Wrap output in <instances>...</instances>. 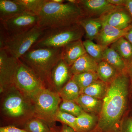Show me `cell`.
Masks as SVG:
<instances>
[{
    "label": "cell",
    "mask_w": 132,
    "mask_h": 132,
    "mask_svg": "<svg viewBox=\"0 0 132 132\" xmlns=\"http://www.w3.org/2000/svg\"><path fill=\"white\" fill-rule=\"evenodd\" d=\"M72 78L80 88L81 92L99 79L96 72H87L74 75Z\"/></svg>",
    "instance_id": "cell-27"
},
{
    "label": "cell",
    "mask_w": 132,
    "mask_h": 132,
    "mask_svg": "<svg viewBox=\"0 0 132 132\" xmlns=\"http://www.w3.org/2000/svg\"><path fill=\"white\" fill-rule=\"evenodd\" d=\"M32 98L37 113L44 118L55 119L61 101L59 94L43 88Z\"/></svg>",
    "instance_id": "cell-7"
},
{
    "label": "cell",
    "mask_w": 132,
    "mask_h": 132,
    "mask_svg": "<svg viewBox=\"0 0 132 132\" xmlns=\"http://www.w3.org/2000/svg\"><path fill=\"white\" fill-rule=\"evenodd\" d=\"M66 1L59 3L45 0L38 25L46 30L78 24L82 17L80 9L76 3Z\"/></svg>",
    "instance_id": "cell-2"
},
{
    "label": "cell",
    "mask_w": 132,
    "mask_h": 132,
    "mask_svg": "<svg viewBox=\"0 0 132 132\" xmlns=\"http://www.w3.org/2000/svg\"><path fill=\"white\" fill-rule=\"evenodd\" d=\"M59 94L63 101L75 102L81 94V90L78 85L71 78L61 89Z\"/></svg>",
    "instance_id": "cell-25"
},
{
    "label": "cell",
    "mask_w": 132,
    "mask_h": 132,
    "mask_svg": "<svg viewBox=\"0 0 132 132\" xmlns=\"http://www.w3.org/2000/svg\"><path fill=\"white\" fill-rule=\"evenodd\" d=\"M132 19V0H127L125 6Z\"/></svg>",
    "instance_id": "cell-36"
},
{
    "label": "cell",
    "mask_w": 132,
    "mask_h": 132,
    "mask_svg": "<svg viewBox=\"0 0 132 132\" xmlns=\"http://www.w3.org/2000/svg\"><path fill=\"white\" fill-rule=\"evenodd\" d=\"M85 34L79 24L46 29L31 48H62L70 43L81 39Z\"/></svg>",
    "instance_id": "cell-4"
},
{
    "label": "cell",
    "mask_w": 132,
    "mask_h": 132,
    "mask_svg": "<svg viewBox=\"0 0 132 132\" xmlns=\"http://www.w3.org/2000/svg\"><path fill=\"white\" fill-rule=\"evenodd\" d=\"M25 130L29 132H53L45 121L38 119H34L26 123Z\"/></svg>",
    "instance_id": "cell-29"
},
{
    "label": "cell",
    "mask_w": 132,
    "mask_h": 132,
    "mask_svg": "<svg viewBox=\"0 0 132 132\" xmlns=\"http://www.w3.org/2000/svg\"><path fill=\"white\" fill-rule=\"evenodd\" d=\"M118 132H132V116L126 115L121 122Z\"/></svg>",
    "instance_id": "cell-32"
},
{
    "label": "cell",
    "mask_w": 132,
    "mask_h": 132,
    "mask_svg": "<svg viewBox=\"0 0 132 132\" xmlns=\"http://www.w3.org/2000/svg\"><path fill=\"white\" fill-rule=\"evenodd\" d=\"M131 27L125 29H119L103 22L101 29L95 39L97 44L109 47L119 38L124 37Z\"/></svg>",
    "instance_id": "cell-12"
},
{
    "label": "cell",
    "mask_w": 132,
    "mask_h": 132,
    "mask_svg": "<svg viewBox=\"0 0 132 132\" xmlns=\"http://www.w3.org/2000/svg\"><path fill=\"white\" fill-rule=\"evenodd\" d=\"M83 44L87 53L97 63L103 60V54L106 47L96 44L93 41L87 39L83 42Z\"/></svg>",
    "instance_id": "cell-26"
},
{
    "label": "cell",
    "mask_w": 132,
    "mask_h": 132,
    "mask_svg": "<svg viewBox=\"0 0 132 132\" xmlns=\"http://www.w3.org/2000/svg\"><path fill=\"white\" fill-rule=\"evenodd\" d=\"M130 109L131 113V115H130L132 116V95L131 98V101H130Z\"/></svg>",
    "instance_id": "cell-41"
},
{
    "label": "cell",
    "mask_w": 132,
    "mask_h": 132,
    "mask_svg": "<svg viewBox=\"0 0 132 132\" xmlns=\"http://www.w3.org/2000/svg\"><path fill=\"white\" fill-rule=\"evenodd\" d=\"M98 64L97 62L86 53L74 62L70 67V71L72 75L87 72H96Z\"/></svg>",
    "instance_id": "cell-18"
},
{
    "label": "cell",
    "mask_w": 132,
    "mask_h": 132,
    "mask_svg": "<svg viewBox=\"0 0 132 132\" xmlns=\"http://www.w3.org/2000/svg\"><path fill=\"white\" fill-rule=\"evenodd\" d=\"M98 118L97 115L83 112L76 117L77 132H95Z\"/></svg>",
    "instance_id": "cell-20"
},
{
    "label": "cell",
    "mask_w": 132,
    "mask_h": 132,
    "mask_svg": "<svg viewBox=\"0 0 132 132\" xmlns=\"http://www.w3.org/2000/svg\"><path fill=\"white\" fill-rule=\"evenodd\" d=\"M108 89V84L99 79L81 91V94L102 100L106 94Z\"/></svg>",
    "instance_id": "cell-24"
},
{
    "label": "cell",
    "mask_w": 132,
    "mask_h": 132,
    "mask_svg": "<svg viewBox=\"0 0 132 132\" xmlns=\"http://www.w3.org/2000/svg\"><path fill=\"white\" fill-rule=\"evenodd\" d=\"M39 16L27 11L5 21H1L9 36L16 35L30 30L39 23Z\"/></svg>",
    "instance_id": "cell-8"
},
{
    "label": "cell",
    "mask_w": 132,
    "mask_h": 132,
    "mask_svg": "<svg viewBox=\"0 0 132 132\" xmlns=\"http://www.w3.org/2000/svg\"><path fill=\"white\" fill-rule=\"evenodd\" d=\"M96 72L99 79L107 84L111 83L121 73L104 60L98 63Z\"/></svg>",
    "instance_id": "cell-23"
},
{
    "label": "cell",
    "mask_w": 132,
    "mask_h": 132,
    "mask_svg": "<svg viewBox=\"0 0 132 132\" xmlns=\"http://www.w3.org/2000/svg\"><path fill=\"white\" fill-rule=\"evenodd\" d=\"M0 132H29L25 129H21L14 126H9L0 128Z\"/></svg>",
    "instance_id": "cell-34"
},
{
    "label": "cell",
    "mask_w": 132,
    "mask_h": 132,
    "mask_svg": "<svg viewBox=\"0 0 132 132\" xmlns=\"http://www.w3.org/2000/svg\"><path fill=\"white\" fill-rule=\"evenodd\" d=\"M111 5L116 6H125L127 0H108Z\"/></svg>",
    "instance_id": "cell-35"
},
{
    "label": "cell",
    "mask_w": 132,
    "mask_h": 132,
    "mask_svg": "<svg viewBox=\"0 0 132 132\" xmlns=\"http://www.w3.org/2000/svg\"><path fill=\"white\" fill-rule=\"evenodd\" d=\"M22 5L27 12L39 15L44 6L45 0H15Z\"/></svg>",
    "instance_id": "cell-28"
},
{
    "label": "cell",
    "mask_w": 132,
    "mask_h": 132,
    "mask_svg": "<svg viewBox=\"0 0 132 132\" xmlns=\"http://www.w3.org/2000/svg\"><path fill=\"white\" fill-rule=\"evenodd\" d=\"M27 11L15 0H0V20L5 21Z\"/></svg>",
    "instance_id": "cell-16"
},
{
    "label": "cell",
    "mask_w": 132,
    "mask_h": 132,
    "mask_svg": "<svg viewBox=\"0 0 132 132\" xmlns=\"http://www.w3.org/2000/svg\"><path fill=\"white\" fill-rule=\"evenodd\" d=\"M62 48H31L20 60L33 71L42 84L53 82L52 71L62 60Z\"/></svg>",
    "instance_id": "cell-3"
},
{
    "label": "cell",
    "mask_w": 132,
    "mask_h": 132,
    "mask_svg": "<svg viewBox=\"0 0 132 132\" xmlns=\"http://www.w3.org/2000/svg\"><path fill=\"white\" fill-rule=\"evenodd\" d=\"M59 132H76L75 130L67 125L64 124Z\"/></svg>",
    "instance_id": "cell-38"
},
{
    "label": "cell",
    "mask_w": 132,
    "mask_h": 132,
    "mask_svg": "<svg viewBox=\"0 0 132 132\" xmlns=\"http://www.w3.org/2000/svg\"><path fill=\"white\" fill-rule=\"evenodd\" d=\"M45 31L38 25L26 32L9 36L4 49L14 59H19L31 49Z\"/></svg>",
    "instance_id": "cell-5"
},
{
    "label": "cell",
    "mask_w": 132,
    "mask_h": 132,
    "mask_svg": "<svg viewBox=\"0 0 132 132\" xmlns=\"http://www.w3.org/2000/svg\"><path fill=\"white\" fill-rule=\"evenodd\" d=\"M103 60L113 67L120 73L127 72V65L125 61L114 50L108 47L104 51Z\"/></svg>",
    "instance_id": "cell-21"
},
{
    "label": "cell",
    "mask_w": 132,
    "mask_h": 132,
    "mask_svg": "<svg viewBox=\"0 0 132 132\" xmlns=\"http://www.w3.org/2000/svg\"><path fill=\"white\" fill-rule=\"evenodd\" d=\"M13 84L31 98L43 88L35 74L20 59L17 61Z\"/></svg>",
    "instance_id": "cell-6"
},
{
    "label": "cell",
    "mask_w": 132,
    "mask_h": 132,
    "mask_svg": "<svg viewBox=\"0 0 132 132\" xmlns=\"http://www.w3.org/2000/svg\"><path fill=\"white\" fill-rule=\"evenodd\" d=\"M103 22L120 29L132 26V19L125 6H117L101 17Z\"/></svg>",
    "instance_id": "cell-10"
},
{
    "label": "cell",
    "mask_w": 132,
    "mask_h": 132,
    "mask_svg": "<svg viewBox=\"0 0 132 132\" xmlns=\"http://www.w3.org/2000/svg\"></svg>",
    "instance_id": "cell-43"
},
{
    "label": "cell",
    "mask_w": 132,
    "mask_h": 132,
    "mask_svg": "<svg viewBox=\"0 0 132 132\" xmlns=\"http://www.w3.org/2000/svg\"><path fill=\"white\" fill-rule=\"evenodd\" d=\"M75 102L87 113L100 114L102 108V100L81 94Z\"/></svg>",
    "instance_id": "cell-19"
},
{
    "label": "cell",
    "mask_w": 132,
    "mask_h": 132,
    "mask_svg": "<svg viewBox=\"0 0 132 132\" xmlns=\"http://www.w3.org/2000/svg\"><path fill=\"white\" fill-rule=\"evenodd\" d=\"M82 17L101 18L117 6L111 5L108 0H76Z\"/></svg>",
    "instance_id": "cell-9"
},
{
    "label": "cell",
    "mask_w": 132,
    "mask_h": 132,
    "mask_svg": "<svg viewBox=\"0 0 132 132\" xmlns=\"http://www.w3.org/2000/svg\"><path fill=\"white\" fill-rule=\"evenodd\" d=\"M60 111L77 117L84 111L76 102L69 101H63L59 106Z\"/></svg>",
    "instance_id": "cell-30"
},
{
    "label": "cell",
    "mask_w": 132,
    "mask_h": 132,
    "mask_svg": "<svg viewBox=\"0 0 132 132\" xmlns=\"http://www.w3.org/2000/svg\"><path fill=\"white\" fill-rule=\"evenodd\" d=\"M131 84L127 72L120 74L108 84L95 132H118L121 122L130 108Z\"/></svg>",
    "instance_id": "cell-1"
},
{
    "label": "cell",
    "mask_w": 132,
    "mask_h": 132,
    "mask_svg": "<svg viewBox=\"0 0 132 132\" xmlns=\"http://www.w3.org/2000/svg\"><path fill=\"white\" fill-rule=\"evenodd\" d=\"M127 73L130 78L131 83L132 82V61L127 68Z\"/></svg>",
    "instance_id": "cell-39"
},
{
    "label": "cell",
    "mask_w": 132,
    "mask_h": 132,
    "mask_svg": "<svg viewBox=\"0 0 132 132\" xmlns=\"http://www.w3.org/2000/svg\"><path fill=\"white\" fill-rule=\"evenodd\" d=\"M18 60L12 57L5 49L0 50V79L2 87L13 84Z\"/></svg>",
    "instance_id": "cell-11"
},
{
    "label": "cell",
    "mask_w": 132,
    "mask_h": 132,
    "mask_svg": "<svg viewBox=\"0 0 132 132\" xmlns=\"http://www.w3.org/2000/svg\"><path fill=\"white\" fill-rule=\"evenodd\" d=\"M6 31L3 26L1 24L0 28V50L4 49L5 43L9 37Z\"/></svg>",
    "instance_id": "cell-33"
},
{
    "label": "cell",
    "mask_w": 132,
    "mask_h": 132,
    "mask_svg": "<svg viewBox=\"0 0 132 132\" xmlns=\"http://www.w3.org/2000/svg\"><path fill=\"white\" fill-rule=\"evenodd\" d=\"M124 37L132 45V26Z\"/></svg>",
    "instance_id": "cell-37"
},
{
    "label": "cell",
    "mask_w": 132,
    "mask_h": 132,
    "mask_svg": "<svg viewBox=\"0 0 132 132\" xmlns=\"http://www.w3.org/2000/svg\"><path fill=\"white\" fill-rule=\"evenodd\" d=\"M131 89H132V84H131Z\"/></svg>",
    "instance_id": "cell-42"
},
{
    "label": "cell",
    "mask_w": 132,
    "mask_h": 132,
    "mask_svg": "<svg viewBox=\"0 0 132 132\" xmlns=\"http://www.w3.org/2000/svg\"><path fill=\"white\" fill-rule=\"evenodd\" d=\"M123 59L127 65L132 61V45L124 37L119 38L110 45Z\"/></svg>",
    "instance_id": "cell-22"
},
{
    "label": "cell",
    "mask_w": 132,
    "mask_h": 132,
    "mask_svg": "<svg viewBox=\"0 0 132 132\" xmlns=\"http://www.w3.org/2000/svg\"><path fill=\"white\" fill-rule=\"evenodd\" d=\"M102 23L101 17H82L78 22L85 31L86 39L92 41L97 38L102 27Z\"/></svg>",
    "instance_id": "cell-17"
},
{
    "label": "cell",
    "mask_w": 132,
    "mask_h": 132,
    "mask_svg": "<svg viewBox=\"0 0 132 132\" xmlns=\"http://www.w3.org/2000/svg\"><path fill=\"white\" fill-rule=\"evenodd\" d=\"M3 108L7 115L13 118H18L25 113L26 104L21 96L16 94H12L5 99Z\"/></svg>",
    "instance_id": "cell-13"
},
{
    "label": "cell",
    "mask_w": 132,
    "mask_h": 132,
    "mask_svg": "<svg viewBox=\"0 0 132 132\" xmlns=\"http://www.w3.org/2000/svg\"><path fill=\"white\" fill-rule=\"evenodd\" d=\"M55 119L72 128L77 132L76 126V117L75 116L60 111L59 109L56 114Z\"/></svg>",
    "instance_id": "cell-31"
},
{
    "label": "cell",
    "mask_w": 132,
    "mask_h": 132,
    "mask_svg": "<svg viewBox=\"0 0 132 132\" xmlns=\"http://www.w3.org/2000/svg\"><path fill=\"white\" fill-rule=\"evenodd\" d=\"M70 68V67L62 60L54 68L52 73V80L58 89L61 90L72 78L73 75Z\"/></svg>",
    "instance_id": "cell-15"
},
{
    "label": "cell",
    "mask_w": 132,
    "mask_h": 132,
    "mask_svg": "<svg viewBox=\"0 0 132 132\" xmlns=\"http://www.w3.org/2000/svg\"><path fill=\"white\" fill-rule=\"evenodd\" d=\"M53 2L56 3H64L66 1L63 0H51Z\"/></svg>",
    "instance_id": "cell-40"
},
{
    "label": "cell",
    "mask_w": 132,
    "mask_h": 132,
    "mask_svg": "<svg viewBox=\"0 0 132 132\" xmlns=\"http://www.w3.org/2000/svg\"><path fill=\"white\" fill-rule=\"evenodd\" d=\"M87 53L81 39L70 43L62 47V60L69 67L80 57Z\"/></svg>",
    "instance_id": "cell-14"
}]
</instances>
